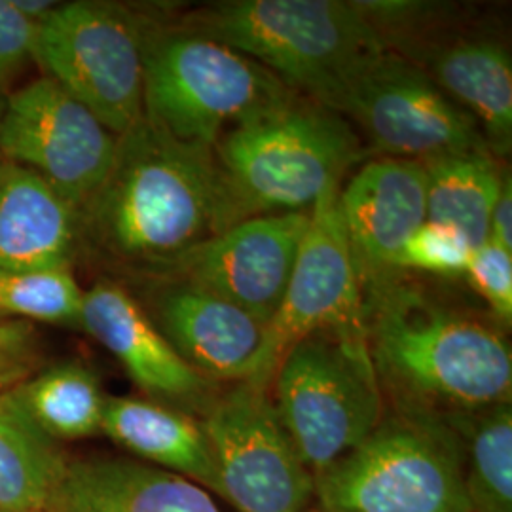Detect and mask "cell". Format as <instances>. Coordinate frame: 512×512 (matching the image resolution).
Returning a JSON list of instances; mask_svg holds the SVG:
<instances>
[{
  "label": "cell",
  "instance_id": "6da1fadb",
  "mask_svg": "<svg viewBox=\"0 0 512 512\" xmlns=\"http://www.w3.org/2000/svg\"><path fill=\"white\" fill-rule=\"evenodd\" d=\"M224 232L215 150L148 122L118 135L105 181L78 213V241L110 264L154 275Z\"/></svg>",
  "mask_w": 512,
  "mask_h": 512
},
{
  "label": "cell",
  "instance_id": "7a4b0ae2",
  "mask_svg": "<svg viewBox=\"0 0 512 512\" xmlns=\"http://www.w3.org/2000/svg\"><path fill=\"white\" fill-rule=\"evenodd\" d=\"M363 294L370 361L401 412L448 420L511 401V346L494 327L399 274Z\"/></svg>",
  "mask_w": 512,
  "mask_h": 512
},
{
  "label": "cell",
  "instance_id": "3957f363",
  "mask_svg": "<svg viewBox=\"0 0 512 512\" xmlns=\"http://www.w3.org/2000/svg\"><path fill=\"white\" fill-rule=\"evenodd\" d=\"M224 230L255 217L308 213L365 150L348 120L300 93L220 135Z\"/></svg>",
  "mask_w": 512,
  "mask_h": 512
},
{
  "label": "cell",
  "instance_id": "277c9868",
  "mask_svg": "<svg viewBox=\"0 0 512 512\" xmlns=\"http://www.w3.org/2000/svg\"><path fill=\"white\" fill-rule=\"evenodd\" d=\"M181 25L251 57L330 110L370 61L389 52L359 4L344 0H226Z\"/></svg>",
  "mask_w": 512,
  "mask_h": 512
},
{
  "label": "cell",
  "instance_id": "5b68a950",
  "mask_svg": "<svg viewBox=\"0 0 512 512\" xmlns=\"http://www.w3.org/2000/svg\"><path fill=\"white\" fill-rule=\"evenodd\" d=\"M291 93L251 57L181 23L145 19L143 116L183 143L215 147L236 126Z\"/></svg>",
  "mask_w": 512,
  "mask_h": 512
},
{
  "label": "cell",
  "instance_id": "8992f818",
  "mask_svg": "<svg viewBox=\"0 0 512 512\" xmlns=\"http://www.w3.org/2000/svg\"><path fill=\"white\" fill-rule=\"evenodd\" d=\"M313 497L317 512H471L458 431L399 412L315 476Z\"/></svg>",
  "mask_w": 512,
  "mask_h": 512
},
{
  "label": "cell",
  "instance_id": "52a82bcc",
  "mask_svg": "<svg viewBox=\"0 0 512 512\" xmlns=\"http://www.w3.org/2000/svg\"><path fill=\"white\" fill-rule=\"evenodd\" d=\"M272 382L277 416L313 480L384 420V393L366 340L306 336L285 353Z\"/></svg>",
  "mask_w": 512,
  "mask_h": 512
},
{
  "label": "cell",
  "instance_id": "ba28073f",
  "mask_svg": "<svg viewBox=\"0 0 512 512\" xmlns=\"http://www.w3.org/2000/svg\"><path fill=\"white\" fill-rule=\"evenodd\" d=\"M145 19L110 4L55 2L37 23L33 61L114 135L143 118Z\"/></svg>",
  "mask_w": 512,
  "mask_h": 512
},
{
  "label": "cell",
  "instance_id": "9c48e42d",
  "mask_svg": "<svg viewBox=\"0 0 512 512\" xmlns=\"http://www.w3.org/2000/svg\"><path fill=\"white\" fill-rule=\"evenodd\" d=\"M340 188H329L310 211L289 285L266 325L255 387L268 389L285 353L315 332L366 340L365 294L338 207Z\"/></svg>",
  "mask_w": 512,
  "mask_h": 512
},
{
  "label": "cell",
  "instance_id": "30bf717a",
  "mask_svg": "<svg viewBox=\"0 0 512 512\" xmlns=\"http://www.w3.org/2000/svg\"><path fill=\"white\" fill-rule=\"evenodd\" d=\"M334 112L351 118L387 158L427 162L452 152L488 148L475 118L421 67L391 50L349 82Z\"/></svg>",
  "mask_w": 512,
  "mask_h": 512
},
{
  "label": "cell",
  "instance_id": "8fae6325",
  "mask_svg": "<svg viewBox=\"0 0 512 512\" xmlns=\"http://www.w3.org/2000/svg\"><path fill=\"white\" fill-rule=\"evenodd\" d=\"M220 495L239 512H308L315 480L277 416L268 389L238 384L202 421Z\"/></svg>",
  "mask_w": 512,
  "mask_h": 512
},
{
  "label": "cell",
  "instance_id": "7c38bea8",
  "mask_svg": "<svg viewBox=\"0 0 512 512\" xmlns=\"http://www.w3.org/2000/svg\"><path fill=\"white\" fill-rule=\"evenodd\" d=\"M116 145L118 135L48 76L6 95L0 109V160L37 173L76 213L105 181Z\"/></svg>",
  "mask_w": 512,
  "mask_h": 512
},
{
  "label": "cell",
  "instance_id": "4fadbf2b",
  "mask_svg": "<svg viewBox=\"0 0 512 512\" xmlns=\"http://www.w3.org/2000/svg\"><path fill=\"white\" fill-rule=\"evenodd\" d=\"M308 224L310 211L243 220L196 245L154 277L192 281L266 327L283 300Z\"/></svg>",
  "mask_w": 512,
  "mask_h": 512
},
{
  "label": "cell",
  "instance_id": "5bb4252c",
  "mask_svg": "<svg viewBox=\"0 0 512 512\" xmlns=\"http://www.w3.org/2000/svg\"><path fill=\"white\" fill-rule=\"evenodd\" d=\"M147 310L165 340L209 382L251 384L266 327L236 304L181 277H152Z\"/></svg>",
  "mask_w": 512,
  "mask_h": 512
},
{
  "label": "cell",
  "instance_id": "9a60e30c",
  "mask_svg": "<svg viewBox=\"0 0 512 512\" xmlns=\"http://www.w3.org/2000/svg\"><path fill=\"white\" fill-rule=\"evenodd\" d=\"M338 207L363 289L393 272V260L427 220L425 167L414 160L380 158L363 165Z\"/></svg>",
  "mask_w": 512,
  "mask_h": 512
},
{
  "label": "cell",
  "instance_id": "2e32d148",
  "mask_svg": "<svg viewBox=\"0 0 512 512\" xmlns=\"http://www.w3.org/2000/svg\"><path fill=\"white\" fill-rule=\"evenodd\" d=\"M124 366L147 395L167 403H205L211 385L165 340L135 296L114 281L84 291L80 325Z\"/></svg>",
  "mask_w": 512,
  "mask_h": 512
},
{
  "label": "cell",
  "instance_id": "e0dca14e",
  "mask_svg": "<svg viewBox=\"0 0 512 512\" xmlns=\"http://www.w3.org/2000/svg\"><path fill=\"white\" fill-rule=\"evenodd\" d=\"M78 213L37 173L0 160V272L73 268Z\"/></svg>",
  "mask_w": 512,
  "mask_h": 512
},
{
  "label": "cell",
  "instance_id": "ac0fdd59",
  "mask_svg": "<svg viewBox=\"0 0 512 512\" xmlns=\"http://www.w3.org/2000/svg\"><path fill=\"white\" fill-rule=\"evenodd\" d=\"M50 512H220L198 484L129 459L67 463Z\"/></svg>",
  "mask_w": 512,
  "mask_h": 512
},
{
  "label": "cell",
  "instance_id": "d6986e66",
  "mask_svg": "<svg viewBox=\"0 0 512 512\" xmlns=\"http://www.w3.org/2000/svg\"><path fill=\"white\" fill-rule=\"evenodd\" d=\"M423 52V73L484 128L490 152L507 156L512 147V59L505 44L465 37L437 42Z\"/></svg>",
  "mask_w": 512,
  "mask_h": 512
},
{
  "label": "cell",
  "instance_id": "ffe728a7",
  "mask_svg": "<svg viewBox=\"0 0 512 512\" xmlns=\"http://www.w3.org/2000/svg\"><path fill=\"white\" fill-rule=\"evenodd\" d=\"M101 431L158 469L220 495L219 473L202 423L173 406L107 397Z\"/></svg>",
  "mask_w": 512,
  "mask_h": 512
},
{
  "label": "cell",
  "instance_id": "44dd1931",
  "mask_svg": "<svg viewBox=\"0 0 512 512\" xmlns=\"http://www.w3.org/2000/svg\"><path fill=\"white\" fill-rule=\"evenodd\" d=\"M57 440L21 408L12 389L0 393V512H50L67 469Z\"/></svg>",
  "mask_w": 512,
  "mask_h": 512
},
{
  "label": "cell",
  "instance_id": "7402d4cb",
  "mask_svg": "<svg viewBox=\"0 0 512 512\" xmlns=\"http://www.w3.org/2000/svg\"><path fill=\"white\" fill-rule=\"evenodd\" d=\"M427 179V220L461 230L473 247L488 241V224L505 171L488 148L452 152L421 162Z\"/></svg>",
  "mask_w": 512,
  "mask_h": 512
},
{
  "label": "cell",
  "instance_id": "603a6c76",
  "mask_svg": "<svg viewBox=\"0 0 512 512\" xmlns=\"http://www.w3.org/2000/svg\"><path fill=\"white\" fill-rule=\"evenodd\" d=\"M27 416L52 439L78 440L101 431L107 397L82 363H61L12 387Z\"/></svg>",
  "mask_w": 512,
  "mask_h": 512
},
{
  "label": "cell",
  "instance_id": "cb8c5ba5",
  "mask_svg": "<svg viewBox=\"0 0 512 512\" xmlns=\"http://www.w3.org/2000/svg\"><path fill=\"white\" fill-rule=\"evenodd\" d=\"M463 484L471 512H512V406L499 403L469 421Z\"/></svg>",
  "mask_w": 512,
  "mask_h": 512
},
{
  "label": "cell",
  "instance_id": "d4e9b609",
  "mask_svg": "<svg viewBox=\"0 0 512 512\" xmlns=\"http://www.w3.org/2000/svg\"><path fill=\"white\" fill-rule=\"evenodd\" d=\"M84 289L73 268L0 272V319L80 325Z\"/></svg>",
  "mask_w": 512,
  "mask_h": 512
},
{
  "label": "cell",
  "instance_id": "484cf974",
  "mask_svg": "<svg viewBox=\"0 0 512 512\" xmlns=\"http://www.w3.org/2000/svg\"><path fill=\"white\" fill-rule=\"evenodd\" d=\"M475 247L456 226L425 220L393 260V272L403 270L456 277L465 274Z\"/></svg>",
  "mask_w": 512,
  "mask_h": 512
},
{
  "label": "cell",
  "instance_id": "4316f807",
  "mask_svg": "<svg viewBox=\"0 0 512 512\" xmlns=\"http://www.w3.org/2000/svg\"><path fill=\"white\" fill-rule=\"evenodd\" d=\"M465 277L501 325L512 321V253L492 241L476 247Z\"/></svg>",
  "mask_w": 512,
  "mask_h": 512
},
{
  "label": "cell",
  "instance_id": "83f0119b",
  "mask_svg": "<svg viewBox=\"0 0 512 512\" xmlns=\"http://www.w3.org/2000/svg\"><path fill=\"white\" fill-rule=\"evenodd\" d=\"M37 23L14 0H0V88L33 59Z\"/></svg>",
  "mask_w": 512,
  "mask_h": 512
},
{
  "label": "cell",
  "instance_id": "f1b7e54d",
  "mask_svg": "<svg viewBox=\"0 0 512 512\" xmlns=\"http://www.w3.org/2000/svg\"><path fill=\"white\" fill-rule=\"evenodd\" d=\"M35 361V336L25 321L0 319V393L27 380Z\"/></svg>",
  "mask_w": 512,
  "mask_h": 512
},
{
  "label": "cell",
  "instance_id": "f546056e",
  "mask_svg": "<svg viewBox=\"0 0 512 512\" xmlns=\"http://www.w3.org/2000/svg\"><path fill=\"white\" fill-rule=\"evenodd\" d=\"M488 241L512 253V179L509 171L503 177L499 196L490 215Z\"/></svg>",
  "mask_w": 512,
  "mask_h": 512
},
{
  "label": "cell",
  "instance_id": "4dcf8cb0",
  "mask_svg": "<svg viewBox=\"0 0 512 512\" xmlns=\"http://www.w3.org/2000/svg\"><path fill=\"white\" fill-rule=\"evenodd\" d=\"M4 99H6V95H2V92H0V109H2V105H4Z\"/></svg>",
  "mask_w": 512,
  "mask_h": 512
}]
</instances>
